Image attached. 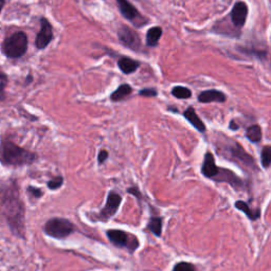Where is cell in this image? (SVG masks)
<instances>
[{
	"instance_id": "cell-1",
	"label": "cell",
	"mask_w": 271,
	"mask_h": 271,
	"mask_svg": "<svg viewBox=\"0 0 271 271\" xmlns=\"http://www.w3.org/2000/svg\"><path fill=\"white\" fill-rule=\"evenodd\" d=\"M1 209L12 231L19 236L24 232V209L15 184L5 187L1 193Z\"/></svg>"
},
{
	"instance_id": "cell-2",
	"label": "cell",
	"mask_w": 271,
	"mask_h": 271,
	"mask_svg": "<svg viewBox=\"0 0 271 271\" xmlns=\"http://www.w3.org/2000/svg\"><path fill=\"white\" fill-rule=\"evenodd\" d=\"M0 160L6 166L19 167L34 162L36 155L10 141H4L0 147Z\"/></svg>"
},
{
	"instance_id": "cell-3",
	"label": "cell",
	"mask_w": 271,
	"mask_h": 271,
	"mask_svg": "<svg viewBox=\"0 0 271 271\" xmlns=\"http://www.w3.org/2000/svg\"><path fill=\"white\" fill-rule=\"evenodd\" d=\"M228 140L229 141H227L226 144L218 147L219 154L223 155L226 159L240 164L241 167L245 169L252 171L259 170L256 160L252 158L251 155L244 150V147L239 142L233 141L232 139H228Z\"/></svg>"
},
{
	"instance_id": "cell-4",
	"label": "cell",
	"mask_w": 271,
	"mask_h": 271,
	"mask_svg": "<svg viewBox=\"0 0 271 271\" xmlns=\"http://www.w3.org/2000/svg\"><path fill=\"white\" fill-rule=\"evenodd\" d=\"M1 50L7 59H20L28 50V37L26 33L19 31L5 38L2 42Z\"/></svg>"
},
{
	"instance_id": "cell-5",
	"label": "cell",
	"mask_w": 271,
	"mask_h": 271,
	"mask_svg": "<svg viewBox=\"0 0 271 271\" xmlns=\"http://www.w3.org/2000/svg\"><path fill=\"white\" fill-rule=\"evenodd\" d=\"M44 231L47 235L61 240L69 236L75 231V226L68 219L55 217L47 221L44 227Z\"/></svg>"
},
{
	"instance_id": "cell-6",
	"label": "cell",
	"mask_w": 271,
	"mask_h": 271,
	"mask_svg": "<svg viewBox=\"0 0 271 271\" xmlns=\"http://www.w3.org/2000/svg\"><path fill=\"white\" fill-rule=\"evenodd\" d=\"M106 235H107L110 243L119 248H126L129 249L130 252H133L139 247V241L137 237L128 232L122 231V230H108Z\"/></svg>"
},
{
	"instance_id": "cell-7",
	"label": "cell",
	"mask_w": 271,
	"mask_h": 271,
	"mask_svg": "<svg viewBox=\"0 0 271 271\" xmlns=\"http://www.w3.org/2000/svg\"><path fill=\"white\" fill-rule=\"evenodd\" d=\"M116 1L123 17L129 20L131 23H134L135 26L140 28L146 22H149V20L144 16H142L140 12L136 9V6L131 4L128 0H116Z\"/></svg>"
},
{
	"instance_id": "cell-8",
	"label": "cell",
	"mask_w": 271,
	"mask_h": 271,
	"mask_svg": "<svg viewBox=\"0 0 271 271\" xmlns=\"http://www.w3.org/2000/svg\"><path fill=\"white\" fill-rule=\"evenodd\" d=\"M118 38L125 47L131 49L133 51L141 50L142 42L138 33L127 26H122L118 30Z\"/></svg>"
},
{
	"instance_id": "cell-9",
	"label": "cell",
	"mask_w": 271,
	"mask_h": 271,
	"mask_svg": "<svg viewBox=\"0 0 271 271\" xmlns=\"http://www.w3.org/2000/svg\"><path fill=\"white\" fill-rule=\"evenodd\" d=\"M53 39V29L51 23L45 17L40 18V30L35 39V46L38 50H43Z\"/></svg>"
},
{
	"instance_id": "cell-10",
	"label": "cell",
	"mask_w": 271,
	"mask_h": 271,
	"mask_svg": "<svg viewBox=\"0 0 271 271\" xmlns=\"http://www.w3.org/2000/svg\"><path fill=\"white\" fill-rule=\"evenodd\" d=\"M121 202H122V197L119 194L113 193V192L109 193L107 196V200H106L105 207L101 211L100 215H98V218L102 220H107L111 218L119 210Z\"/></svg>"
},
{
	"instance_id": "cell-11",
	"label": "cell",
	"mask_w": 271,
	"mask_h": 271,
	"mask_svg": "<svg viewBox=\"0 0 271 271\" xmlns=\"http://www.w3.org/2000/svg\"><path fill=\"white\" fill-rule=\"evenodd\" d=\"M213 180H215L217 182L229 183L235 190H244L245 188V183L243 180L239 176H236L232 171L227 169H219L217 175L213 178Z\"/></svg>"
},
{
	"instance_id": "cell-12",
	"label": "cell",
	"mask_w": 271,
	"mask_h": 271,
	"mask_svg": "<svg viewBox=\"0 0 271 271\" xmlns=\"http://www.w3.org/2000/svg\"><path fill=\"white\" fill-rule=\"evenodd\" d=\"M248 12V5L245 2L239 1L234 4L231 13H230V18H231L234 28L242 29L245 26L246 20H247Z\"/></svg>"
},
{
	"instance_id": "cell-13",
	"label": "cell",
	"mask_w": 271,
	"mask_h": 271,
	"mask_svg": "<svg viewBox=\"0 0 271 271\" xmlns=\"http://www.w3.org/2000/svg\"><path fill=\"white\" fill-rule=\"evenodd\" d=\"M218 170L219 168L216 166L214 156H213L212 153L208 152L206 155H204V160L202 163V168H201L202 175L207 178L213 179L217 175Z\"/></svg>"
},
{
	"instance_id": "cell-14",
	"label": "cell",
	"mask_w": 271,
	"mask_h": 271,
	"mask_svg": "<svg viewBox=\"0 0 271 271\" xmlns=\"http://www.w3.org/2000/svg\"><path fill=\"white\" fill-rule=\"evenodd\" d=\"M198 101L200 103H224L227 101V95L223 92L219 91V90L216 89H210V90H206V91H202L199 95H198Z\"/></svg>"
},
{
	"instance_id": "cell-15",
	"label": "cell",
	"mask_w": 271,
	"mask_h": 271,
	"mask_svg": "<svg viewBox=\"0 0 271 271\" xmlns=\"http://www.w3.org/2000/svg\"><path fill=\"white\" fill-rule=\"evenodd\" d=\"M118 67L124 75H131L140 67V62L130 59L127 56H122L118 61Z\"/></svg>"
},
{
	"instance_id": "cell-16",
	"label": "cell",
	"mask_w": 271,
	"mask_h": 271,
	"mask_svg": "<svg viewBox=\"0 0 271 271\" xmlns=\"http://www.w3.org/2000/svg\"><path fill=\"white\" fill-rule=\"evenodd\" d=\"M183 117L191 123L192 126L195 127L199 133H204L207 130L206 125L204 123L201 121V119L198 117V114L196 113L195 109L193 107H188L184 112H183Z\"/></svg>"
},
{
	"instance_id": "cell-17",
	"label": "cell",
	"mask_w": 271,
	"mask_h": 271,
	"mask_svg": "<svg viewBox=\"0 0 271 271\" xmlns=\"http://www.w3.org/2000/svg\"><path fill=\"white\" fill-rule=\"evenodd\" d=\"M234 206L237 210L243 212L244 214H246V216H247L251 220H257L261 217V210L260 209L251 210L250 207L248 206V203H246L245 201H242V200L236 201L234 203Z\"/></svg>"
},
{
	"instance_id": "cell-18",
	"label": "cell",
	"mask_w": 271,
	"mask_h": 271,
	"mask_svg": "<svg viewBox=\"0 0 271 271\" xmlns=\"http://www.w3.org/2000/svg\"><path fill=\"white\" fill-rule=\"evenodd\" d=\"M133 92V88L128 84H122L119 86L110 95V100L112 102H120L129 96Z\"/></svg>"
},
{
	"instance_id": "cell-19",
	"label": "cell",
	"mask_w": 271,
	"mask_h": 271,
	"mask_svg": "<svg viewBox=\"0 0 271 271\" xmlns=\"http://www.w3.org/2000/svg\"><path fill=\"white\" fill-rule=\"evenodd\" d=\"M162 35V29L160 27H153L146 33V46L156 47L159 44V39Z\"/></svg>"
},
{
	"instance_id": "cell-20",
	"label": "cell",
	"mask_w": 271,
	"mask_h": 271,
	"mask_svg": "<svg viewBox=\"0 0 271 271\" xmlns=\"http://www.w3.org/2000/svg\"><path fill=\"white\" fill-rule=\"evenodd\" d=\"M246 137H247L248 140L252 143H259L262 140L263 133H262V128L260 125H251L248 127L247 131H246Z\"/></svg>"
},
{
	"instance_id": "cell-21",
	"label": "cell",
	"mask_w": 271,
	"mask_h": 271,
	"mask_svg": "<svg viewBox=\"0 0 271 271\" xmlns=\"http://www.w3.org/2000/svg\"><path fill=\"white\" fill-rule=\"evenodd\" d=\"M147 229L155 234L156 236H161L162 232V218L160 217H153L151 218L149 225H147Z\"/></svg>"
},
{
	"instance_id": "cell-22",
	"label": "cell",
	"mask_w": 271,
	"mask_h": 271,
	"mask_svg": "<svg viewBox=\"0 0 271 271\" xmlns=\"http://www.w3.org/2000/svg\"><path fill=\"white\" fill-rule=\"evenodd\" d=\"M172 94L180 100H185V98H190L192 96V91L186 87L176 86L172 89Z\"/></svg>"
},
{
	"instance_id": "cell-23",
	"label": "cell",
	"mask_w": 271,
	"mask_h": 271,
	"mask_svg": "<svg viewBox=\"0 0 271 271\" xmlns=\"http://www.w3.org/2000/svg\"><path fill=\"white\" fill-rule=\"evenodd\" d=\"M261 162L264 169H268L271 163V147L266 145L261 153Z\"/></svg>"
},
{
	"instance_id": "cell-24",
	"label": "cell",
	"mask_w": 271,
	"mask_h": 271,
	"mask_svg": "<svg viewBox=\"0 0 271 271\" xmlns=\"http://www.w3.org/2000/svg\"><path fill=\"white\" fill-rule=\"evenodd\" d=\"M173 271H195V267L186 262H180L175 265Z\"/></svg>"
},
{
	"instance_id": "cell-25",
	"label": "cell",
	"mask_w": 271,
	"mask_h": 271,
	"mask_svg": "<svg viewBox=\"0 0 271 271\" xmlns=\"http://www.w3.org/2000/svg\"><path fill=\"white\" fill-rule=\"evenodd\" d=\"M63 182H64L63 177L57 176L48 182V187L50 188V190H57V188H60L63 185Z\"/></svg>"
},
{
	"instance_id": "cell-26",
	"label": "cell",
	"mask_w": 271,
	"mask_h": 271,
	"mask_svg": "<svg viewBox=\"0 0 271 271\" xmlns=\"http://www.w3.org/2000/svg\"><path fill=\"white\" fill-rule=\"evenodd\" d=\"M139 95L145 96V97H154V96L158 95V92H157V90L154 89V88H145V89H142V90H140V91H139Z\"/></svg>"
},
{
	"instance_id": "cell-27",
	"label": "cell",
	"mask_w": 271,
	"mask_h": 271,
	"mask_svg": "<svg viewBox=\"0 0 271 271\" xmlns=\"http://www.w3.org/2000/svg\"><path fill=\"white\" fill-rule=\"evenodd\" d=\"M6 85V76L0 69V98L3 96V91Z\"/></svg>"
},
{
	"instance_id": "cell-28",
	"label": "cell",
	"mask_w": 271,
	"mask_h": 271,
	"mask_svg": "<svg viewBox=\"0 0 271 271\" xmlns=\"http://www.w3.org/2000/svg\"><path fill=\"white\" fill-rule=\"evenodd\" d=\"M107 159H108V152L105 151V150L100 151V153H98V155H97L98 164H103Z\"/></svg>"
},
{
	"instance_id": "cell-29",
	"label": "cell",
	"mask_w": 271,
	"mask_h": 271,
	"mask_svg": "<svg viewBox=\"0 0 271 271\" xmlns=\"http://www.w3.org/2000/svg\"><path fill=\"white\" fill-rule=\"evenodd\" d=\"M127 192L129 194H131V195L136 196L137 198H141V193H140V191H139L138 187H135V186L134 187H129V188H127Z\"/></svg>"
},
{
	"instance_id": "cell-30",
	"label": "cell",
	"mask_w": 271,
	"mask_h": 271,
	"mask_svg": "<svg viewBox=\"0 0 271 271\" xmlns=\"http://www.w3.org/2000/svg\"><path fill=\"white\" fill-rule=\"evenodd\" d=\"M29 192H30V193H32L33 195H34V197H36V198H39V197L43 195V192L40 191L39 188L33 187V186H30V187H29Z\"/></svg>"
},
{
	"instance_id": "cell-31",
	"label": "cell",
	"mask_w": 271,
	"mask_h": 271,
	"mask_svg": "<svg viewBox=\"0 0 271 271\" xmlns=\"http://www.w3.org/2000/svg\"><path fill=\"white\" fill-rule=\"evenodd\" d=\"M230 129H232V130H236V129H239V125L235 124V122L234 121H231V123H230Z\"/></svg>"
},
{
	"instance_id": "cell-32",
	"label": "cell",
	"mask_w": 271,
	"mask_h": 271,
	"mask_svg": "<svg viewBox=\"0 0 271 271\" xmlns=\"http://www.w3.org/2000/svg\"><path fill=\"white\" fill-rule=\"evenodd\" d=\"M4 5V0H0V13L2 11V7Z\"/></svg>"
}]
</instances>
